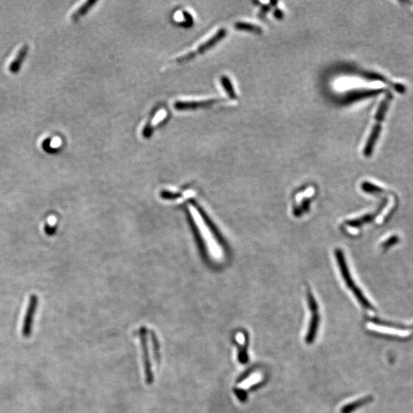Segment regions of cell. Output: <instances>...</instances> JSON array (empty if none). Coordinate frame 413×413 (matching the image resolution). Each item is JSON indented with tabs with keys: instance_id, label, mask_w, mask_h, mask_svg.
<instances>
[{
	"instance_id": "2",
	"label": "cell",
	"mask_w": 413,
	"mask_h": 413,
	"mask_svg": "<svg viewBox=\"0 0 413 413\" xmlns=\"http://www.w3.org/2000/svg\"><path fill=\"white\" fill-rule=\"evenodd\" d=\"M335 257L336 259H337V263H338V266L339 268H340V272H341L342 277H343V279L345 281L347 287L352 290V293L356 296L357 299L359 301L360 303L363 305V307L367 308V309H372L373 307L370 305V302L366 299L365 296L363 295L362 292L357 287L356 284H355V282H354L352 275H351L350 273V271H349L348 268H347V263H346L343 252H342L340 249H336Z\"/></svg>"
},
{
	"instance_id": "10",
	"label": "cell",
	"mask_w": 413,
	"mask_h": 413,
	"mask_svg": "<svg viewBox=\"0 0 413 413\" xmlns=\"http://www.w3.org/2000/svg\"><path fill=\"white\" fill-rule=\"evenodd\" d=\"M28 46L27 45H23L22 48L19 50L18 52L17 55L16 56L13 61L10 63L9 66V70L11 73L16 74L20 70L21 66L23 63L24 60L26 57L27 54L28 52Z\"/></svg>"
},
{
	"instance_id": "14",
	"label": "cell",
	"mask_w": 413,
	"mask_h": 413,
	"mask_svg": "<svg viewBox=\"0 0 413 413\" xmlns=\"http://www.w3.org/2000/svg\"><path fill=\"white\" fill-rule=\"evenodd\" d=\"M220 82H221L222 86H223L224 89H225V92H226L228 97L232 100L237 99V93H236L234 85H233L231 79L226 75H223L220 78Z\"/></svg>"
},
{
	"instance_id": "21",
	"label": "cell",
	"mask_w": 413,
	"mask_h": 413,
	"mask_svg": "<svg viewBox=\"0 0 413 413\" xmlns=\"http://www.w3.org/2000/svg\"><path fill=\"white\" fill-rule=\"evenodd\" d=\"M273 15L274 16H275L276 19H279V20H281V19H283L284 17L283 12L281 11V10H279V9L275 10V11L274 12Z\"/></svg>"
},
{
	"instance_id": "18",
	"label": "cell",
	"mask_w": 413,
	"mask_h": 413,
	"mask_svg": "<svg viewBox=\"0 0 413 413\" xmlns=\"http://www.w3.org/2000/svg\"><path fill=\"white\" fill-rule=\"evenodd\" d=\"M183 16H184L185 18V21L184 22L181 23V25L184 27H189L192 25V22H193V19H192V15L188 13V12L184 11L183 12Z\"/></svg>"
},
{
	"instance_id": "4",
	"label": "cell",
	"mask_w": 413,
	"mask_h": 413,
	"mask_svg": "<svg viewBox=\"0 0 413 413\" xmlns=\"http://www.w3.org/2000/svg\"><path fill=\"white\" fill-rule=\"evenodd\" d=\"M227 34H228V31H227L225 28H220V29H219L218 31H217L215 35H214L212 37L210 38L208 40L204 42V43L200 45L195 51H190V52L187 53V54H184V55L178 57V58L176 59V62H178V63H184V62H187L189 61V60H192V59L195 58V57L199 55V54H204L206 51H208V50L215 46L219 42L223 40L225 36H227Z\"/></svg>"
},
{
	"instance_id": "1",
	"label": "cell",
	"mask_w": 413,
	"mask_h": 413,
	"mask_svg": "<svg viewBox=\"0 0 413 413\" xmlns=\"http://www.w3.org/2000/svg\"><path fill=\"white\" fill-rule=\"evenodd\" d=\"M392 99H393V94L388 92L384 99L383 100L382 102L379 104V107H378L376 114V123H375L374 126L373 127V130L370 133V136H369L364 149V155L366 157H370L373 153L375 145H376V142L379 139V135H380L383 120L385 117L386 113L388 110L389 106H390V103Z\"/></svg>"
},
{
	"instance_id": "3",
	"label": "cell",
	"mask_w": 413,
	"mask_h": 413,
	"mask_svg": "<svg viewBox=\"0 0 413 413\" xmlns=\"http://www.w3.org/2000/svg\"><path fill=\"white\" fill-rule=\"evenodd\" d=\"M188 208L189 211L192 213V217H193L194 220H195V224H196L200 232H201V235L204 237V241H205L207 245H208L210 252H211L214 257H219V256L220 255V248H219L217 243H216L214 237H212V234H211L209 228H208V226L204 223V220H203L198 210H197L195 207H193L192 205H189Z\"/></svg>"
},
{
	"instance_id": "13",
	"label": "cell",
	"mask_w": 413,
	"mask_h": 413,
	"mask_svg": "<svg viewBox=\"0 0 413 413\" xmlns=\"http://www.w3.org/2000/svg\"><path fill=\"white\" fill-rule=\"evenodd\" d=\"M234 28L240 31H248V33H253V34L260 35L263 33L261 27L254 25V24L248 23V22H236Z\"/></svg>"
},
{
	"instance_id": "20",
	"label": "cell",
	"mask_w": 413,
	"mask_h": 413,
	"mask_svg": "<svg viewBox=\"0 0 413 413\" xmlns=\"http://www.w3.org/2000/svg\"><path fill=\"white\" fill-rule=\"evenodd\" d=\"M271 7H272V6H271V4H269V5L267 6L266 5L262 6L261 10H260V16H264L265 15H266V13H267V12L269 11V10H270Z\"/></svg>"
},
{
	"instance_id": "15",
	"label": "cell",
	"mask_w": 413,
	"mask_h": 413,
	"mask_svg": "<svg viewBox=\"0 0 413 413\" xmlns=\"http://www.w3.org/2000/svg\"><path fill=\"white\" fill-rule=\"evenodd\" d=\"M247 341L240 343L239 346L238 360L241 364H246L248 362L247 355Z\"/></svg>"
},
{
	"instance_id": "16",
	"label": "cell",
	"mask_w": 413,
	"mask_h": 413,
	"mask_svg": "<svg viewBox=\"0 0 413 413\" xmlns=\"http://www.w3.org/2000/svg\"><path fill=\"white\" fill-rule=\"evenodd\" d=\"M260 379H261V376H260V375H252V376H249L248 379H246V380H244L243 383H241V384H240V387H241L243 389L248 388V387H251V386L253 385V384H256L257 383H258L259 381L260 380Z\"/></svg>"
},
{
	"instance_id": "8",
	"label": "cell",
	"mask_w": 413,
	"mask_h": 413,
	"mask_svg": "<svg viewBox=\"0 0 413 413\" xmlns=\"http://www.w3.org/2000/svg\"><path fill=\"white\" fill-rule=\"evenodd\" d=\"M384 91H385L384 89L355 90V91L347 93L343 99V102L345 104H352V103L357 102V101L366 99V98L377 96V95L384 93Z\"/></svg>"
},
{
	"instance_id": "6",
	"label": "cell",
	"mask_w": 413,
	"mask_h": 413,
	"mask_svg": "<svg viewBox=\"0 0 413 413\" xmlns=\"http://www.w3.org/2000/svg\"><path fill=\"white\" fill-rule=\"evenodd\" d=\"M39 305V298L37 296H31L28 302L26 314L22 325V334L24 337H29L33 332V322H34L35 314Z\"/></svg>"
},
{
	"instance_id": "19",
	"label": "cell",
	"mask_w": 413,
	"mask_h": 413,
	"mask_svg": "<svg viewBox=\"0 0 413 413\" xmlns=\"http://www.w3.org/2000/svg\"><path fill=\"white\" fill-rule=\"evenodd\" d=\"M236 395H237L238 399L241 401H246V398H247V395H246V392L243 391V390H236Z\"/></svg>"
},
{
	"instance_id": "9",
	"label": "cell",
	"mask_w": 413,
	"mask_h": 413,
	"mask_svg": "<svg viewBox=\"0 0 413 413\" xmlns=\"http://www.w3.org/2000/svg\"><path fill=\"white\" fill-rule=\"evenodd\" d=\"M140 340H141L142 347H143V363H144L145 372H146V383L151 384L153 381L152 371H151L150 362H149V352L148 345L146 343V338L145 337L144 331L140 332Z\"/></svg>"
},
{
	"instance_id": "12",
	"label": "cell",
	"mask_w": 413,
	"mask_h": 413,
	"mask_svg": "<svg viewBox=\"0 0 413 413\" xmlns=\"http://www.w3.org/2000/svg\"><path fill=\"white\" fill-rule=\"evenodd\" d=\"M372 398L370 397V396H367V397L363 398V399H358V400L355 401V402H352V403L344 405V406L341 408V413H352L354 411H355L357 408H360V407L363 406V405H365V404L368 403V402H370Z\"/></svg>"
},
{
	"instance_id": "7",
	"label": "cell",
	"mask_w": 413,
	"mask_h": 413,
	"mask_svg": "<svg viewBox=\"0 0 413 413\" xmlns=\"http://www.w3.org/2000/svg\"><path fill=\"white\" fill-rule=\"evenodd\" d=\"M220 100L211 99L206 101H176L174 104V107L177 110H192L199 108H208L220 102Z\"/></svg>"
},
{
	"instance_id": "11",
	"label": "cell",
	"mask_w": 413,
	"mask_h": 413,
	"mask_svg": "<svg viewBox=\"0 0 413 413\" xmlns=\"http://www.w3.org/2000/svg\"><path fill=\"white\" fill-rule=\"evenodd\" d=\"M97 3H98L97 0H89L87 2L84 3L81 7H79V8L72 15V16H71L72 20L75 21V22L79 20L81 17L85 16V15L88 13L90 9L93 8V6H94Z\"/></svg>"
},
{
	"instance_id": "17",
	"label": "cell",
	"mask_w": 413,
	"mask_h": 413,
	"mask_svg": "<svg viewBox=\"0 0 413 413\" xmlns=\"http://www.w3.org/2000/svg\"><path fill=\"white\" fill-rule=\"evenodd\" d=\"M152 346H153L154 354H155V359L156 361L157 364L160 363V344L158 343L155 334H152Z\"/></svg>"
},
{
	"instance_id": "5",
	"label": "cell",
	"mask_w": 413,
	"mask_h": 413,
	"mask_svg": "<svg viewBox=\"0 0 413 413\" xmlns=\"http://www.w3.org/2000/svg\"><path fill=\"white\" fill-rule=\"evenodd\" d=\"M308 304H309L310 310H311L312 315H311V322H310L309 328H308V334L306 336V341L308 343H311L315 339L317 329H319V322H320V317H319V311H317L319 307L311 293H308Z\"/></svg>"
}]
</instances>
